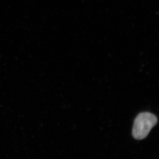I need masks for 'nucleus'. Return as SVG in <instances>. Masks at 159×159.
Segmentation results:
<instances>
[{
	"label": "nucleus",
	"instance_id": "f257e3e1",
	"mask_svg": "<svg viewBox=\"0 0 159 159\" xmlns=\"http://www.w3.org/2000/svg\"><path fill=\"white\" fill-rule=\"evenodd\" d=\"M158 123L156 116L149 112L138 115L134 122L132 134L135 140H143L148 136L152 128Z\"/></svg>",
	"mask_w": 159,
	"mask_h": 159
}]
</instances>
